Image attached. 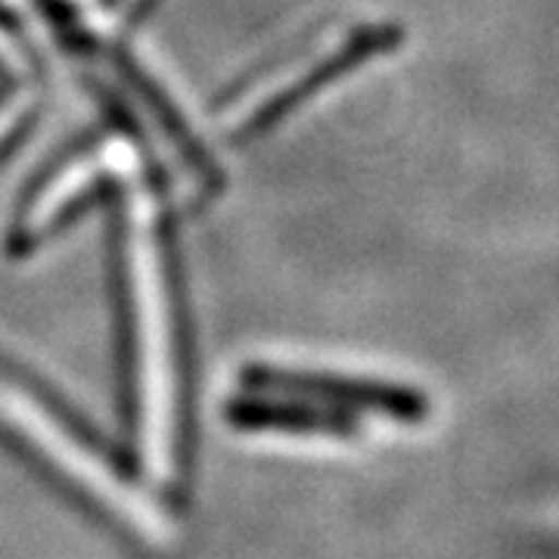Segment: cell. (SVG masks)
<instances>
[{
    "label": "cell",
    "mask_w": 559,
    "mask_h": 559,
    "mask_svg": "<svg viewBox=\"0 0 559 559\" xmlns=\"http://www.w3.org/2000/svg\"><path fill=\"white\" fill-rule=\"evenodd\" d=\"M242 385L255 392H274V395H296V399L320 401L342 411H377L382 417L401 419V423H419L429 417V399L395 382L352 380V377H333V373H314V370H286V367H267L252 364L242 370Z\"/></svg>",
    "instance_id": "obj_1"
},
{
    "label": "cell",
    "mask_w": 559,
    "mask_h": 559,
    "mask_svg": "<svg viewBox=\"0 0 559 559\" xmlns=\"http://www.w3.org/2000/svg\"><path fill=\"white\" fill-rule=\"evenodd\" d=\"M227 419L237 429H252V432H261V429L299 432V436H355L358 432V417L352 411L296 399V395H283V399L240 395L227 404Z\"/></svg>",
    "instance_id": "obj_2"
}]
</instances>
